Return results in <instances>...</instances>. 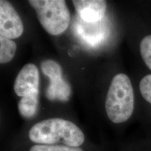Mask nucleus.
Instances as JSON below:
<instances>
[{"mask_svg": "<svg viewBox=\"0 0 151 151\" xmlns=\"http://www.w3.org/2000/svg\"><path fill=\"white\" fill-rule=\"evenodd\" d=\"M32 142L43 145L79 147L85 141V135L73 122L62 118H50L37 122L29 132Z\"/></svg>", "mask_w": 151, "mask_h": 151, "instance_id": "nucleus-1", "label": "nucleus"}, {"mask_svg": "<svg viewBox=\"0 0 151 151\" xmlns=\"http://www.w3.org/2000/svg\"><path fill=\"white\" fill-rule=\"evenodd\" d=\"M105 108L111 121L116 124L129 120L134 108V96L131 81L124 73L113 77L109 86Z\"/></svg>", "mask_w": 151, "mask_h": 151, "instance_id": "nucleus-2", "label": "nucleus"}, {"mask_svg": "<svg viewBox=\"0 0 151 151\" xmlns=\"http://www.w3.org/2000/svg\"><path fill=\"white\" fill-rule=\"evenodd\" d=\"M41 26L48 34L57 36L65 31L70 22V12L63 0H29Z\"/></svg>", "mask_w": 151, "mask_h": 151, "instance_id": "nucleus-3", "label": "nucleus"}, {"mask_svg": "<svg viewBox=\"0 0 151 151\" xmlns=\"http://www.w3.org/2000/svg\"><path fill=\"white\" fill-rule=\"evenodd\" d=\"M41 71L50 80L46 96L50 101H67L71 96V86L62 78V69L58 62L52 60L42 62Z\"/></svg>", "mask_w": 151, "mask_h": 151, "instance_id": "nucleus-4", "label": "nucleus"}, {"mask_svg": "<svg viewBox=\"0 0 151 151\" xmlns=\"http://www.w3.org/2000/svg\"><path fill=\"white\" fill-rule=\"evenodd\" d=\"M75 24V34L86 46L95 48L101 44L109 35L108 26L104 22H87L77 19Z\"/></svg>", "mask_w": 151, "mask_h": 151, "instance_id": "nucleus-5", "label": "nucleus"}, {"mask_svg": "<svg viewBox=\"0 0 151 151\" xmlns=\"http://www.w3.org/2000/svg\"><path fill=\"white\" fill-rule=\"evenodd\" d=\"M24 31L21 18L8 1H0V35L9 39L20 37Z\"/></svg>", "mask_w": 151, "mask_h": 151, "instance_id": "nucleus-6", "label": "nucleus"}, {"mask_svg": "<svg viewBox=\"0 0 151 151\" xmlns=\"http://www.w3.org/2000/svg\"><path fill=\"white\" fill-rule=\"evenodd\" d=\"M39 72L34 64H27L22 68L14 83V91L19 97H24L39 91Z\"/></svg>", "mask_w": 151, "mask_h": 151, "instance_id": "nucleus-7", "label": "nucleus"}, {"mask_svg": "<svg viewBox=\"0 0 151 151\" xmlns=\"http://www.w3.org/2000/svg\"><path fill=\"white\" fill-rule=\"evenodd\" d=\"M72 3L79 18L87 22L101 21L106 11L104 0H73Z\"/></svg>", "mask_w": 151, "mask_h": 151, "instance_id": "nucleus-8", "label": "nucleus"}, {"mask_svg": "<svg viewBox=\"0 0 151 151\" xmlns=\"http://www.w3.org/2000/svg\"><path fill=\"white\" fill-rule=\"evenodd\" d=\"M39 106V91L24 96L18 104V111L24 118H31L36 115Z\"/></svg>", "mask_w": 151, "mask_h": 151, "instance_id": "nucleus-9", "label": "nucleus"}, {"mask_svg": "<svg viewBox=\"0 0 151 151\" xmlns=\"http://www.w3.org/2000/svg\"><path fill=\"white\" fill-rule=\"evenodd\" d=\"M16 51V44L7 38L0 37V63H8L14 58Z\"/></svg>", "mask_w": 151, "mask_h": 151, "instance_id": "nucleus-10", "label": "nucleus"}, {"mask_svg": "<svg viewBox=\"0 0 151 151\" xmlns=\"http://www.w3.org/2000/svg\"><path fill=\"white\" fill-rule=\"evenodd\" d=\"M140 53L143 62L151 70V35L146 36L141 40Z\"/></svg>", "mask_w": 151, "mask_h": 151, "instance_id": "nucleus-11", "label": "nucleus"}, {"mask_svg": "<svg viewBox=\"0 0 151 151\" xmlns=\"http://www.w3.org/2000/svg\"><path fill=\"white\" fill-rule=\"evenodd\" d=\"M29 151H83L78 147H71L65 145L37 144L32 146Z\"/></svg>", "mask_w": 151, "mask_h": 151, "instance_id": "nucleus-12", "label": "nucleus"}, {"mask_svg": "<svg viewBox=\"0 0 151 151\" xmlns=\"http://www.w3.org/2000/svg\"><path fill=\"white\" fill-rule=\"evenodd\" d=\"M139 90L143 99L151 104V74L145 76L141 79Z\"/></svg>", "mask_w": 151, "mask_h": 151, "instance_id": "nucleus-13", "label": "nucleus"}]
</instances>
